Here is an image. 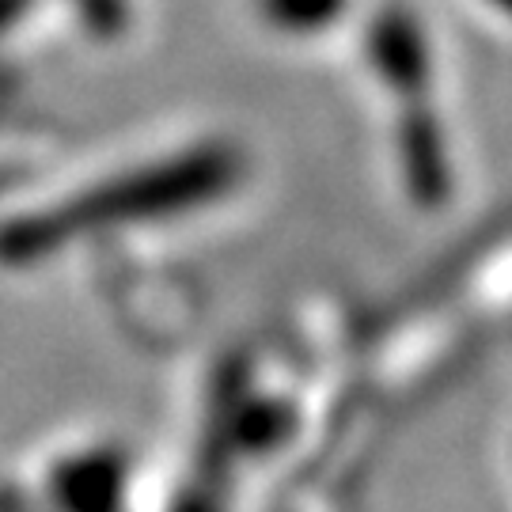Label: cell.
Returning a JSON list of instances; mask_svg holds the SVG:
<instances>
[{"label": "cell", "mask_w": 512, "mask_h": 512, "mask_svg": "<svg viewBox=\"0 0 512 512\" xmlns=\"http://www.w3.org/2000/svg\"><path fill=\"white\" fill-rule=\"evenodd\" d=\"M243 160L228 145H194L186 152H175L160 164H145L122 171L118 179H107L92 194L54 209L46 220H31L16 228V236L4 247L16 258H27L65 243L76 232H99V228H133L152 217H175L190 213L198 205L217 202L236 186Z\"/></svg>", "instance_id": "obj_1"}, {"label": "cell", "mask_w": 512, "mask_h": 512, "mask_svg": "<svg viewBox=\"0 0 512 512\" xmlns=\"http://www.w3.org/2000/svg\"><path fill=\"white\" fill-rule=\"evenodd\" d=\"M365 57L372 76L395 99L433 95V46L421 19L403 4H387L368 19Z\"/></svg>", "instance_id": "obj_2"}, {"label": "cell", "mask_w": 512, "mask_h": 512, "mask_svg": "<svg viewBox=\"0 0 512 512\" xmlns=\"http://www.w3.org/2000/svg\"><path fill=\"white\" fill-rule=\"evenodd\" d=\"M133 459L122 444H92L65 456L50 471L57 512H129Z\"/></svg>", "instance_id": "obj_3"}, {"label": "cell", "mask_w": 512, "mask_h": 512, "mask_svg": "<svg viewBox=\"0 0 512 512\" xmlns=\"http://www.w3.org/2000/svg\"><path fill=\"white\" fill-rule=\"evenodd\" d=\"M349 12V0H255V16L289 38H315L338 27Z\"/></svg>", "instance_id": "obj_4"}, {"label": "cell", "mask_w": 512, "mask_h": 512, "mask_svg": "<svg viewBox=\"0 0 512 512\" xmlns=\"http://www.w3.org/2000/svg\"><path fill=\"white\" fill-rule=\"evenodd\" d=\"M73 4H76V16L84 19V27H88L92 35L107 38V35L126 31V23H129L126 0H73Z\"/></svg>", "instance_id": "obj_5"}, {"label": "cell", "mask_w": 512, "mask_h": 512, "mask_svg": "<svg viewBox=\"0 0 512 512\" xmlns=\"http://www.w3.org/2000/svg\"><path fill=\"white\" fill-rule=\"evenodd\" d=\"M490 8H494L497 16H505V19H512V0H486Z\"/></svg>", "instance_id": "obj_6"}]
</instances>
